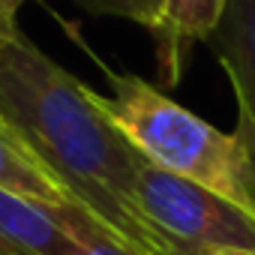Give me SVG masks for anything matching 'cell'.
Instances as JSON below:
<instances>
[{"mask_svg":"<svg viewBox=\"0 0 255 255\" xmlns=\"http://www.w3.org/2000/svg\"><path fill=\"white\" fill-rule=\"evenodd\" d=\"M0 117L78 207L141 255H174L144 219V156L99 108L96 93L39 51L21 30L0 39Z\"/></svg>","mask_w":255,"mask_h":255,"instance_id":"cell-1","label":"cell"},{"mask_svg":"<svg viewBox=\"0 0 255 255\" xmlns=\"http://www.w3.org/2000/svg\"><path fill=\"white\" fill-rule=\"evenodd\" d=\"M111 96L99 108L162 171L207 186L255 216V156L237 132H222L159 87L129 72H108Z\"/></svg>","mask_w":255,"mask_h":255,"instance_id":"cell-2","label":"cell"},{"mask_svg":"<svg viewBox=\"0 0 255 255\" xmlns=\"http://www.w3.org/2000/svg\"><path fill=\"white\" fill-rule=\"evenodd\" d=\"M138 204L174 255L255 252V216L225 195L141 162Z\"/></svg>","mask_w":255,"mask_h":255,"instance_id":"cell-3","label":"cell"},{"mask_svg":"<svg viewBox=\"0 0 255 255\" xmlns=\"http://www.w3.org/2000/svg\"><path fill=\"white\" fill-rule=\"evenodd\" d=\"M225 69L237 99V135L255 156V0H225L204 42Z\"/></svg>","mask_w":255,"mask_h":255,"instance_id":"cell-4","label":"cell"},{"mask_svg":"<svg viewBox=\"0 0 255 255\" xmlns=\"http://www.w3.org/2000/svg\"><path fill=\"white\" fill-rule=\"evenodd\" d=\"M162 24L156 39V66L162 84H177L189 66V54L213 33L225 0H162Z\"/></svg>","mask_w":255,"mask_h":255,"instance_id":"cell-5","label":"cell"},{"mask_svg":"<svg viewBox=\"0 0 255 255\" xmlns=\"http://www.w3.org/2000/svg\"><path fill=\"white\" fill-rule=\"evenodd\" d=\"M0 255H75V240L36 204L0 186Z\"/></svg>","mask_w":255,"mask_h":255,"instance_id":"cell-6","label":"cell"},{"mask_svg":"<svg viewBox=\"0 0 255 255\" xmlns=\"http://www.w3.org/2000/svg\"><path fill=\"white\" fill-rule=\"evenodd\" d=\"M0 186L48 207L75 204L72 195L54 180V174L33 156V150L15 135L3 117H0Z\"/></svg>","mask_w":255,"mask_h":255,"instance_id":"cell-7","label":"cell"},{"mask_svg":"<svg viewBox=\"0 0 255 255\" xmlns=\"http://www.w3.org/2000/svg\"><path fill=\"white\" fill-rule=\"evenodd\" d=\"M48 213L63 225V231L75 240V255H141L129 243H123L111 228H105L93 213L78 204L48 207Z\"/></svg>","mask_w":255,"mask_h":255,"instance_id":"cell-8","label":"cell"},{"mask_svg":"<svg viewBox=\"0 0 255 255\" xmlns=\"http://www.w3.org/2000/svg\"><path fill=\"white\" fill-rule=\"evenodd\" d=\"M87 15H105V18H123L147 27L150 33L159 30L165 3L162 0H75Z\"/></svg>","mask_w":255,"mask_h":255,"instance_id":"cell-9","label":"cell"},{"mask_svg":"<svg viewBox=\"0 0 255 255\" xmlns=\"http://www.w3.org/2000/svg\"><path fill=\"white\" fill-rule=\"evenodd\" d=\"M24 6V0H0V39L12 36L18 27V9Z\"/></svg>","mask_w":255,"mask_h":255,"instance_id":"cell-10","label":"cell"},{"mask_svg":"<svg viewBox=\"0 0 255 255\" xmlns=\"http://www.w3.org/2000/svg\"><path fill=\"white\" fill-rule=\"evenodd\" d=\"M216 255H255V252H216Z\"/></svg>","mask_w":255,"mask_h":255,"instance_id":"cell-11","label":"cell"}]
</instances>
